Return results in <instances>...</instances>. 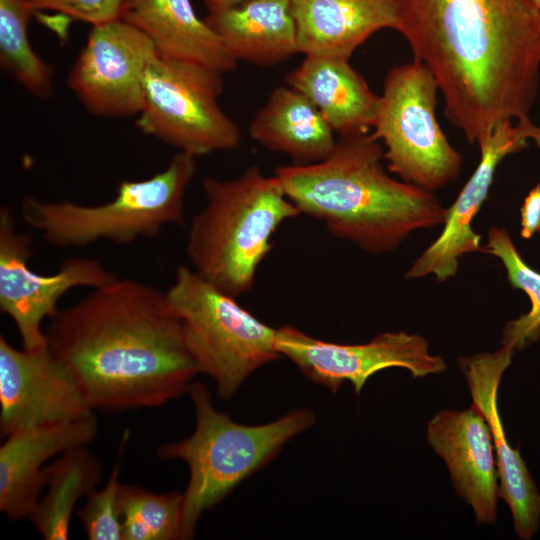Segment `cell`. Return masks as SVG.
I'll return each mask as SVG.
<instances>
[{"mask_svg":"<svg viewBox=\"0 0 540 540\" xmlns=\"http://www.w3.org/2000/svg\"><path fill=\"white\" fill-rule=\"evenodd\" d=\"M196 171V157L177 152L167 167L137 181H121L110 201L86 205L28 196L24 222L57 248H83L99 241L127 245L152 239L167 224L185 222L184 197Z\"/></svg>","mask_w":540,"mask_h":540,"instance_id":"8992f818","label":"cell"},{"mask_svg":"<svg viewBox=\"0 0 540 540\" xmlns=\"http://www.w3.org/2000/svg\"><path fill=\"white\" fill-rule=\"evenodd\" d=\"M520 212L521 236L530 239L540 229V182L528 193Z\"/></svg>","mask_w":540,"mask_h":540,"instance_id":"f1b7e54d","label":"cell"},{"mask_svg":"<svg viewBox=\"0 0 540 540\" xmlns=\"http://www.w3.org/2000/svg\"><path fill=\"white\" fill-rule=\"evenodd\" d=\"M539 25H540V12H539Z\"/></svg>","mask_w":540,"mask_h":540,"instance_id":"d6a6232c","label":"cell"},{"mask_svg":"<svg viewBox=\"0 0 540 540\" xmlns=\"http://www.w3.org/2000/svg\"><path fill=\"white\" fill-rule=\"evenodd\" d=\"M33 255L31 237L18 230L9 208H0V310L14 322L22 348L48 344L43 321L55 316L60 299L78 287H100L117 277L99 260L73 257L53 274L29 266Z\"/></svg>","mask_w":540,"mask_h":540,"instance_id":"30bf717a","label":"cell"},{"mask_svg":"<svg viewBox=\"0 0 540 540\" xmlns=\"http://www.w3.org/2000/svg\"><path fill=\"white\" fill-rule=\"evenodd\" d=\"M45 333L94 411L159 407L199 373L167 292L134 279L93 288L50 318Z\"/></svg>","mask_w":540,"mask_h":540,"instance_id":"7a4b0ae2","label":"cell"},{"mask_svg":"<svg viewBox=\"0 0 540 540\" xmlns=\"http://www.w3.org/2000/svg\"><path fill=\"white\" fill-rule=\"evenodd\" d=\"M123 540H182L183 493H153L121 484Z\"/></svg>","mask_w":540,"mask_h":540,"instance_id":"d4e9b609","label":"cell"},{"mask_svg":"<svg viewBox=\"0 0 540 540\" xmlns=\"http://www.w3.org/2000/svg\"><path fill=\"white\" fill-rule=\"evenodd\" d=\"M383 160L372 133L344 134L323 161L281 166L274 175L300 214L322 221L336 238L381 254L415 230L443 225L447 214L433 191L393 179Z\"/></svg>","mask_w":540,"mask_h":540,"instance_id":"3957f363","label":"cell"},{"mask_svg":"<svg viewBox=\"0 0 540 540\" xmlns=\"http://www.w3.org/2000/svg\"><path fill=\"white\" fill-rule=\"evenodd\" d=\"M202 188L205 204L193 217L187 237L190 267L237 298L252 289L273 247V234L300 213L279 179L255 165L229 180L206 177Z\"/></svg>","mask_w":540,"mask_h":540,"instance_id":"277c9868","label":"cell"},{"mask_svg":"<svg viewBox=\"0 0 540 540\" xmlns=\"http://www.w3.org/2000/svg\"><path fill=\"white\" fill-rule=\"evenodd\" d=\"M95 414L67 422L17 430L0 447V511L11 521L28 518L46 485L53 456L87 446L97 435Z\"/></svg>","mask_w":540,"mask_h":540,"instance_id":"e0dca14e","label":"cell"},{"mask_svg":"<svg viewBox=\"0 0 540 540\" xmlns=\"http://www.w3.org/2000/svg\"><path fill=\"white\" fill-rule=\"evenodd\" d=\"M222 75L157 54L146 72L136 127L195 157L237 148L240 129L218 104L224 88Z\"/></svg>","mask_w":540,"mask_h":540,"instance_id":"9c48e42d","label":"cell"},{"mask_svg":"<svg viewBox=\"0 0 540 540\" xmlns=\"http://www.w3.org/2000/svg\"><path fill=\"white\" fill-rule=\"evenodd\" d=\"M478 145L481 158L477 168L447 209L442 233L415 260L406 273L407 278L433 274L438 281H445L456 274L462 255L485 252L480 243L481 236L471 226L472 221L487 198L499 163L507 155L525 148L528 140L508 121L497 126Z\"/></svg>","mask_w":540,"mask_h":540,"instance_id":"9a60e30c","label":"cell"},{"mask_svg":"<svg viewBox=\"0 0 540 540\" xmlns=\"http://www.w3.org/2000/svg\"><path fill=\"white\" fill-rule=\"evenodd\" d=\"M34 11L48 9L92 26L121 18L126 0H24Z\"/></svg>","mask_w":540,"mask_h":540,"instance_id":"83f0119b","label":"cell"},{"mask_svg":"<svg viewBox=\"0 0 540 540\" xmlns=\"http://www.w3.org/2000/svg\"><path fill=\"white\" fill-rule=\"evenodd\" d=\"M538 232L540 233V229H539V231H538Z\"/></svg>","mask_w":540,"mask_h":540,"instance_id":"836d02e7","label":"cell"},{"mask_svg":"<svg viewBox=\"0 0 540 540\" xmlns=\"http://www.w3.org/2000/svg\"><path fill=\"white\" fill-rule=\"evenodd\" d=\"M94 414L78 382L50 350L17 349L0 336V433Z\"/></svg>","mask_w":540,"mask_h":540,"instance_id":"4fadbf2b","label":"cell"},{"mask_svg":"<svg viewBox=\"0 0 540 540\" xmlns=\"http://www.w3.org/2000/svg\"><path fill=\"white\" fill-rule=\"evenodd\" d=\"M427 439L449 470L457 494L480 523L496 522L499 475L492 437L483 415L472 405L443 410L427 425Z\"/></svg>","mask_w":540,"mask_h":540,"instance_id":"2e32d148","label":"cell"},{"mask_svg":"<svg viewBox=\"0 0 540 540\" xmlns=\"http://www.w3.org/2000/svg\"><path fill=\"white\" fill-rule=\"evenodd\" d=\"M119 460L101 489L92 490L85 503L76 510L86 536L90 540H123V526L118 496L121 483Z\"/></svg>","mask_w":540,"mask_h":540,"instance_id":"4316f807","label":"cell"},{"mask_svg":"<svg viewBox=\"0 0 540 540\" xmlns=\"http://www.w3.org/2000/svg\"><path fill=\"white\" fill-rule=\"evenodd\" d=\"M516 126L524 138L532 140L540 148V126L535 125L528 116L517 120Z\"/></svg>","mask_w":540,"mask_h":540,"instance_id":"f546056e","label":"cell"},{"mask_svg":"<svg viewBox=\"0 0 540 540\" xmlns=\"http://www.w3.org/2000/svg\"><path fill=\"white\" fill-rule=\"evenodd\" d=\"M156 55L151 40L123 19L92 26L66 84L94 116L137 117L146 72Z\"/></svg>","mask_w":540,"mask_h":540,"instance_id":"8fae6325","label":"cell"},{"mask_svg":"<svg viewBox=\"0 0 540 540\" xmlns=\"http://www.w3.org/2000/svg\"><path fill=\"white\" fill-rule=\"evenodd\" d=\"M277 349L305 376L334 393L348 381L358 394L371 376L387 368L407 369L414 378L447 368L442 357L430 354L425 338L405 332H385L364 344H339L285 325L277 328Z\"/></svg>","mask_w":540,"mask_h":540,"instance_id":"7c38bea8","label":"cell"},{"mask_svg":"<svg viewBox=\"0 0 540 540\" xmlns=\"http://www.w3.org/2000/svg\"><path fill=\"white\" fill-rule=\"evenodd\" d=\"M438 91L422 63L394 67L386 76L372 133L383 142L388 170L430 191L454 182L462 165V155L436 118Z\"/></svg>","mask_w":540,"mask_h":540,"instance_id":"ba28073f","label":"cell"},{"mask_svg":"<svg viewBox=\"0 0 540 540\" xmlns=\"http://www.w3.org/2000/svg\"><path fill=\"white\" fill-rule=\"evenodd\" d=\"M34 9L24 0H0V65L27 92L53 94V68L32 48L28 24Z\"/></svg>","mask_w":540,"mask_h":540,"instance_id":"cb8c5ba5","label":"cell"},{"mask_svg":"<svg viewBox=\"0 0 540 540\" xmlns=\"http://www.w3.org/2000/svg\"><path fill=\"white\" fill-rule=\"evenodd\" d=\"M177 311L187 348L199 373L212 378L227 400L257 369L281 357L277 329L232 297L180 265L166 291Z\"/></svg>","mask_w":540,"mask_h":540,"instance_id":"52a82bcc","label":"cell"},{"mask_svg":"<svg viewBox=\"0 0 540 540\" xmlns=\"http://www.w3.org/2000/svg\"><path fill=\"white\" fill-rule=\"evenodd\" d=\"M334 133L316 106L289 85L276 87L249 125L254 141L295 165L326 159L336 145Z\"/></svg>","mask_w":540,"mask_h":540,"instance_id":"7402d4cb","label":"cell"},{"mask_svg":"<svg viewBox=\"0 0 540 540\" xmlns=\"http://www.w3.org/2000/svg\"><path fill=\"white\" fill-rule=\"evenodd\" d=\"M485 252L501 260L512 287L524 291L530 299V311L509 321L502 334V346L522 350L540 338V273L522 259L505 229L489 230Z\"/></svg>","mask_w":540,"mask_h":540,"instance_id":"484cf974","label":"cell"},{"mask_svg":"<svg viewBox=\"0 0 540 540\" xmlns=\"http://www.w3.org/2000/svg\"><path fill=\"white\" fill-rule=\"evenodd\" d=\"M514 351L502 346L495 352L459 359L472 396V406L484 417L495 447L499 497L509 506L513 528L521 539H531L540 523V493L520 454L508 443L498 409V388Z\"/></svg>","mask_w":540,"mask_h":540,"instance_id":"5bb4252c","label":"cell"},{"mask_svg":"<svg viewBox=\"0 0 540 540\" xmlns=\"http://www.w3.org/2000/svg\"><path fill=\"white\" fill-rule=\"evenodd\" d=\"M205 21L237 61L273 66L299 53L291 0H245Z\"/></svg>","mask_w":540,"mask_h":540,"instance_id":"44dd1931","label":"cell"},{"mask_svg":"<svg viewBox=\"0 0 540 540\" xmlns=\"http://www.w3.org/2000/svg\"><path fill=\"white\" fill-rule=\"evenodd\" d=\"M299 53L349 59L372 34L399 25L397 0H291Z\"/></svg>","mask_w":540,"mask_h":540,"instance_id":"ac0fdd59","label":"cell"},{"mask_svg":"<svg viewBox=\"0 0 540 540\" xmlns=\"http://www.w3.org/2000/svg\"><path fill=\"white\" fill-rule=\"evenodd\" d=\"M187 393L196 413L193 433L157 450L159 457L181 459L189 468L183 492L182 540L194 537L203 512L269 464L287 442L315 423L313 412L297 409L266 424L244 425L215 409L202 382H192Z\"/></svg>","mask_w":540,"mask_h":540,"instance_id":"5b68a950","label":"cell"},{"mask_svg":"<svg viewBox=\"0 0 540 540\" xmlns=\"http://www.w3.org/2000/svg\"><path fill=\"white\" fill-rule=\"evenodd\" d=\"M120 19L143 32L161 57L221 74L236 68L237 60L191 0H126Z\"/></svg>","mask_w":540,"mask_h":540,"instance_id":"d6986e66","label":"cell"},{"mask_svg":"<svg viewBox=\"0 0 540 540\" xmlns=\"http://www.w3.org/2000/svg\"><path fill=\"white\" fill-rule=\"evenodd\" d=\"M208 13L219 12L235 5L240 4L245 0H202Z\"/></svg>","mask_w":540,"mask_h":540,"instance_id":"4dcf8cb0","label":"cell"},{"mask_svg":"<svg viewBox=\"0 0 540 540\" xmlns=\"http://www.w3.org/2000/svg\"><path fill=\"white\" fill-rule=\"evenodd\" d=\"M527 2L538 12H540V0H527Z\"/></svg>","mask_w":540,"mask_h":540,"instance_id":"1f68e13d","label":"cell"},{"mask_svg":"<svg viewBox=\"0 0 540 540\" xmlns=\"http://www.w3.org/2000/svg\"><path fill=\"white\" fill-rule=\"evenodd\" d=\"M397 1V31L470 144L528 116L539 84L540 25L527 0Z\"/></svg>","mask_w":540,"mask_h":540,"instance_id":"6da1fadb","label":"cell"},{"mask_svg":"<svg viewBox=\"0 0 540 540\" xmlns=\"http://www.w3.org/2000/svg\"><path fill=\"white\" fill-rule=\"evenodd\" d=\"M102 474L101 463L86 446L70 449L46 466L47 492L28 517L44 539H69L76 504L97 488Z\"/></svg>","mask_w":540,"mask_h":540,"instance_id":"603a6c76","label":"cell"},{"mask_svg":"<svg viewBox=\"0 0 540 540\" xmlns=\"http://www.w3.org/2000/svg\"><path fill=\"white\" fill-rule=\"evenodd\" d=\"M287 83L305 95L339 135L373 128L380 96L373 93L349 59L305 55L288 74Z\"/></svg>","mask_w":540,"mask_h":540,"instance_id":"ffe728a7","label":"cell"}]
</instances>
